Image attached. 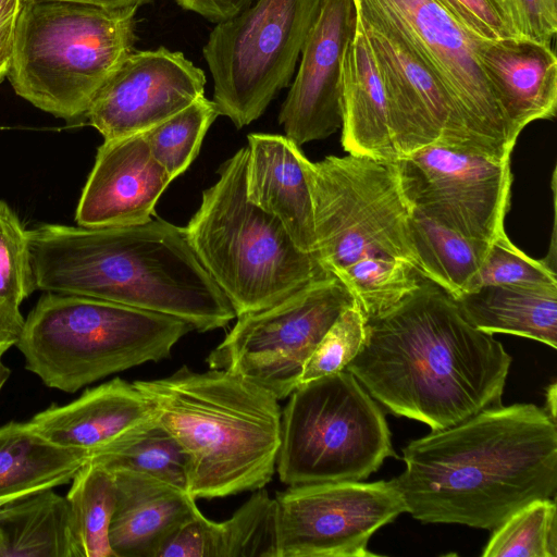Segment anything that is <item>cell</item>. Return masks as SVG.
<instances>
[{
    "instance_id": "30bf717a",
    "label": "cell",
    "mask_w": 557,
    "mask_h": 557,
    "mask_svg": "<svg viewBox=\"0 0 557 557\" xmlns=\"http://www.w3.org/2000/svg\"><path fill=\"white\" fill-rule=\"evenodd\" d=\"M322 0H255L216 23L203 46L219 114L237 128L288 87Z\"/></svg>"
},
{
    "instance_id": "f1b7e54d",
    "label": "cell",
    "mask_w": 557,
    "mask_h": 557,
    "mask_svg": "<svg viewBox=\"0 0 557 557\" xmlns=\"http://www.w3.org/2000/svg\"><path fill=\"white\" fill-rule=\"evenodd\" d=\"M205 557H278L277 507L262 488L227 520H205Z\"/></svg>"
},
{
    "instance_id": "d6986e66",
    "label": "cell",
    "mask_w": 557,
    "mask_h": 557,
    "mask_svg": "<svg viewBox=\"0 0 557 557\" xmlns=\"http://www.w3.org/2000/svg\"><path fill=\"white\" fill-rule=\"evenodd\" d=\"M29 422L51 443L90 458L156 422V410L134 382L115 377L66 405L48 407Z\"/></svg>"
},
{
    "instance_id": "4316f807",
    "label": "cell",
    "mask_w": 557,
    "mask_h": 557,
    "mask_svg": "<svg viewBox=\"0 0 557 557\" xmlns=\"http://www.w3.org/2000/svg\"><path fill=\"white\" fill-rule=\"evenodd\" d=\"M410 228L418 272L455 299L471 290L492 243L465 237L416 209Z\"/></svg>"
},
{
    "instance_id": "4fadbf2b",
    "label": "cell",
    "mask_w": 557,
    "mask_h": 557,
    "mask_svg": "<svg viewBox=\"0 0 557 557\" xmlns=\"http://www.w3.org/2000/svg\"><path fill=\"white\" fill-rule=\"evenodd\" d=\"M278 557H373L371 536L407 512L395 482L289 485L274 497Z\"/></svg>"
},
{
    "instance_id": "9a60e30c",
    "label": "cell",
    "mask_w": 557,
    "mask_h": 557,
    "mask_svg": "<svg viewBox=\"0 0 557 557\" xmlns=\"http://www.w3.org/2000/svg\"><path fill=\"white\" fill-rule=\"evenodd\" d=\"M354 4L385 86L399 159L431 145L480 153L448 91L412 46L373 11Z\"/></svg>"
},
{
    "instance_id": "d4e9b609",
    "label": "cell",
    "mask_w": 557,
    "mask_h": 557,
    "mask_svg": "<svg viewBox=\"0 0 557 557\" xmlns=\"http://www.w3.org/2000/svg\"><path fill=\"white\" fill-rule=\"evenodd\" d=\"M88 460L46 440L29 421H11L0 426V497L66 484Z\"/></svg>"
},
{
    "instance_id": "d590c367",
    "label": "cell",
    "mask_w": 557,
    "mask_h": 557,
    "mask_svg": "<svg viewBox=\"0 0 557 557\" xmlns=\"http://www.w3.org/2000/svg\"><path fill=\"white\" fill-rule=\"evenodd\" d=\"M469 32L486 40L518 37L505 0H437Z\"/></svg>"
},
{
    "instance_id": "60d3db41",
    "label": "cell",
    "mask_w": 557,
    "mask_h": 557,
    "mask_svg": "<svg viewBox=\"0 0 557 557\" xmlns=\"http://www.w3.org/2000/svg\"><path fill=\"white\" fill-rule=\"evenodd\" d=\"M39 491L41 490L0 497V517L21 508Z\"/></svg>"
},
{
    "instance_id": "52a82bcc",
    "label": "cell",
    "mask_w": 557,
    "mask_h": 557,
    "mask_svg": "<svg viewBox=\"0 0 557 557\" xmlns=\"http://www.w3.org/2000/svg\"><path fill=\"white\" fill-rule=\"evenodd\" d=\"M138 8L22 2L8 71L16 95L57 117H86L103 84L134 51Z\"/></svg>"
},
{
    "instance_id": "6da1fadb",
    "label": "cell",
    "mask_w": 557,
    "mask_h": 557,
    "mask_svg": "<svg viewBox=\"0 0 557 557\" xmlns=\"http://www.w3.org/2000/svg\"><path fill=\"white\" fill-rule=\"evenodd\" d=\"M511 361L420 274L413 292L367 319L361 349L345 369L389 412L442 430L500 406Z\"/></svg>"
},
{
    "instance_id": "1f68e13d",
    "label": "cell",
    "mask_w": 557,
    "mask_h": 557,
    "mask_svg": "<svg viewBox=\"0 0 557 557\" xmlns=\"http://www.w3.org/2000/svg\"><path fill=\"white\" fill-rule=\"evenodd\" d=\"M218 115L213 100L203 95L144 133L153 158L173 180L195 160L207 131Z\"/></svg>"
},
{
    "instance_id": "277c9868",
    "label": "cell",
    "mask_w": 557,
    "mask_h": 557,
    "mask_svg": "<svg viewBox=\"0 0 557 557\" xmlns=\"http://www.w3.org/2000/svg\"><path fill=\"white\" fill-rule=\"evenodd\" d=\"M301 163L308 183L315 256L351 293L366 319L413 292L420 280L411 237L413 207L397 161L348 153Z\"/></svg>"
},
{
    "instance_id": "cb8c5ba5",
    "label": "cell",
    "mask_w": 557,
    "mask_h": 557,
    "mask_svg": "<svg viewBox=\"0 0 557 557\" xmlns=\"http://www.w3.org/2000/svg\"><path fill=\"white\" fill-rule=\"evenodd\" d=\"M478 330L505 333L557 348V286L478 287L455 299Z\"/></svg>"
},
{
    "instance_id": "ba28073f",
    "label": "cell",
    "mask_w": 557,
    "mask_h": 557,
    "mask_svg": "<svg viewBox=\"0 0 557 557\" xmlns=\"http://www.w3.org/2000/svg\"><path fill=\"white\" fill-rule=\"evenodd\" d=\"M194 331L172 315L109 300L59 293L42 295L15 343L25 368L65 393L146 362L169 358Z\"/></svg>"
},
{
    "instance_id": "ac0fdd59",
    "label": "cell",
    "mask_w": 557,
    "mask_h": 557,
    "mask_svg": "<svg viewBox=\"0 0 557 557\" xmlns=\"http://www.w3.org/2000/svg\"><path fill=\"white\" fill-rule=\"evenodd\" d=\"M173 178L153 158L141 134L108 139L98 148L75 213L81 226H125L154 216Z\"/></svg>"
},
{
    "instance_id": "3957f363",
    "label": "cell",
    "mask_w": 557,
    "mask_h": 557,
    "mask_svg": "<svg viewBox=\"0 0 557 557\" xmlns=\"http://www.w3.org/2000/svg\"><path fill=\"white\" fill-rule=\"evenodd\" d=\"M27 237L36 289L172 315L198 332L236 317L185 227L163 219L125 226L44 224Z\"/></svg>"
},
{
    "instance_id": "7a4b0ae2",
    "label": "cell",
    "mask_w": 557,
    "mask_h": 557,
    "mask_svg": "<svg viewBox=\"0 0 557 557\" xmlns=\"http://www.w3.org/2000/svg\"><path fill=\"white\" fill-rule=\"evenodd\" d=\"M395 482L423 523L493 530L557 488V426L533 404L496 406L404 448Z\"/></svg>"
},
{
    "instance_id": "f546056e",
    "label": "cell",
    "mask_w": 557,
    "mask_h": 557,
    "mask_svg": "<svg viewBox=\"0 0 557 557\" xmlns=\"http://www.w3.org/2000/svg\"><path fill=\"white\" fill-rule=\"evenodd\" d=\"M109 471L141 472L188 492L187 460L176 440L153 422L89 458Z\"/></svg>"
},
{
    "instance_id": "7bdbcfd3",
    "label": "cell",
    "mask_w": 557,
    "mask_h": 557,
    "mask_svg": "<svg viewBox=\"0 0 557 557\" xmlns=\"http://www.w3.org/2000/svg\"><path fill=\"white\" fill-rule=\"evenodd\" d=\"M556 383H552L546 392V408L545 411L549 417L556 421Z\"/></svg>"
},
{
    "instance_id": "ee69618b",
    "label": "cell",
    "mask_w": 557,
    "mask_h": 557,
    "mask_svg": "<svg viewBox=\"0 0 557 557\" xmlns=\"http://www.w3.org/2000/svg\"><path fill=\"white\" fill-rule=\"evenodd\" d=\"M10 374L11 370L2 362V359H0V392L5 382L9 380Z\"/></svg>"
},
{
    "instance_id": "484cf974",
    "label": "cell",
    "mask_w": 557,
    "mask_h": 557,
    "mask_svg": "<svg viewBox=\"0 0 557 557\" xmlns=\"http://www.w3.org/2000/svg\"><path fill=\"white\" fill-rule=\"evenodd\" d=\"M0 557H77L66 497L41 490L0 517Z\"/></svg>"
},
{
    "instance_id": "836d02e7",
    "label": "cell",
    "mask_w": 557,
    "mask_h": 557,
    "mask_svg": "<svg viewBox=\"0 0 557 557\" xmlns=\"http://www.w3.org/2000/svg\"><path fill=\"white\" fill-rule=\"evenodd\" d=\"M488 285L557 286L556 270L525 255L505 234L491 244L471 290Z\"/></svg>"
},
{
    "instance_id": "f35d334b",
    "label": "cell",
    "mask_w": 557,
    "mask_h": 557,
    "mask_svg": "<svg viewBox=\"0 0 557 557\" xmlns=\"http://www.w3.org/2000/svg\"><path fill=\"white\" fill-rule=\"evenodd\" d=\"M182 9L219 23L231 18L249 7L255 0H174Z\"/></svg>"
},
{
    "instance_id": "e575fe53",
    "label": "cell",
    "mask_w": 557,
    "mask_h": 557,
    "mask_svg": "<svg viewBox=\"0 0 557 557\" xmlns=\"http://www.w3.org/2000/svg\"><path fill=\"white\" fill-rule=\"evenodd\" d=\"M366 323L357 302L345 309L307 360L299 385L344 370L361 349Z\"/></svg>"
},
{
    "instance_id": "8992f818",
    "label": "cell",
    "mask_w": 557,
    "mask_h": 557,
    "mask_svg": "<svg viewBox=\"0 0 557 557\" xmlns=\"http://www.w3.org/2000/svg\"><path fill=\"white\" fill-rule=\"evenodd\" d=\"M247 147L218 169L185 227L189 244L236 317L270 307L331 274L281 224L247 198Z\"/></svg>"
},
{
    "instance_id": "7c38bea8",
    "label": "cell",
    "mask_w": 557,
    "mask_h": 557,
    "mask_svg": "<svg viewBox=\"0 0 557 557\" xmlns=\"http://www.w3.org/2000/svg\"><path fill=\"white\" fill-rule=\"evenodd\" d=\"M412 46L448 91L481 154L509 159L517 136L479 58L481 37L469 32L437 0H354Z\"/></svg>"
},
{
    "instance_id": "74e56055",
    "label": "cell",
    "mask_w": 557,
    "mask_h": 557,
    "mask_svg": "<svg viewBox=\"0 0 557 557\" xmlns=\"http://www.w3.org/2000/svg\"><path fill=\"white\" fill-rule=\"evenodd\" d=\"M22 0H0V81L11 63Z\"/></svg>"
},
{
    "instance_id": "5b68a950",
    "label": "cell",
    "mask_w": 557,
    "mask_h": 557,
    "mask_svg": "<svg viewBox=\"0 0 557 557\" xmlns=\"http://www.w3.org/2000/svg\"><path fill=\"white\" fill-rule=\"evenodd\" d=\"M134 383L183 449L195 499L256 491L272 480L282 410L268 391L226 370L196 372L187 366Z\"/></svg>"
},
{
    "instance_id": "b9f144b4",
    "label": "cell",
    "mask_w": 557,
    "mask_h": 557,
    "mask_svg": "<svg viewBox=\"0 0 557 557\" xmlns=\"http://www.w3.org/2000/svg\"><path fill=\"white\" fill-rule=\"evenodd\" d=\"M26 1H37V0H22V2H26ZM52 1L78 2V3L103 7V8H127V7L139 8L144 4L151 2L152 0H52Z\"/></svg>"
},
{
    "instance_id": "5bb4252c",
    "label": "cell",
    "mask_w": 557,
    "mask_h": 557,
    "mask_svg": "<svg viewBox=\"0 0 557 557\" xmlns=\"http://www.w3.org/2000/svg\"><path fill=\"white\" fill-rule=\"evenodd\" d=\"M398 164L406 197L423 215L475 240L493 243L506 234L510 158L431 145Z\"/></svg>"
},
{
    "instance_id": "8d00e7d4",
    "label": "cell",
    "mask_w": 557,
    "mask_h": 557,
    "mask_svg": "<svg viewBox=\"0 0 557 557\" xmlns=\"http://www.w3.org/2000/svg\"><path fill=\"white\" fill-rule=\"evenodd\" d=\"M521 37L550 45L557 33V0H505Z\"/></svg>"
},
{
    "instance_id": "f6af8a7d",
    "label": "cell",
    "mask_w": 557,
    "mask_h": 557,
    "mask_svg": "<svg viewBox=\"0 0 557 557\" xmlns=\"http://www.w3.org/2000/svg\"><path fill=\"white\" fill-rule=\"evenodd\" d=\"M14 346L11 342H2L0 343V359H2V356L12 347Z\"/></svg>"
},
{
    "instance_id": "e0dca14e",
    "label": "cell",
    "mask_w": 557,
    "mask_h": 557,
    "mask_svg": "<svg viewBox=\"0 0 557 557\" xmlns=\"http://www.w3.org/2000/svg\"><path fill=\"white\" fill-rule=\"evenodd\" d=\"M356 28L354 0H322L278 123L298 146L342 127V63Z\"/></svg>"
},
{
    "instance_id": "44dd1931",
    "label": "cell",
    "mask_w": 557,
    "mask_h": 557,
    "mask_svg": "<svg viewBox=\"0 0 557 557\" xmlns=\"http://www.w3.org/2000/svg\"><path fill=\"white\" fill-rule=\"evenodd\" d=\"M479 58L500 107L518 137L557 109V59L550 45L525 37L483 39Z\"/></svg>"
},
{
    "instance_id": "d6a6232c",
    "label": "cell",
    "mask_w": 557,
    "mask_h": 557,
    "mask_svg": "<svg viewBox=\"0 0 557 557\" xmlns=\"http://www.w3.org/2000/svg\"><path fill=\"white\" fill-rule=\"evenodd\" d=\"M34 289L27 231L11 207L0 200V300L20 311Z\"/></svg>"
},
{
    "instance_id": "ab89813d",
    "label": "cell",
    "mask_w": 557,
    "mask_h": 557,
    "mask_svg": "<svg viewBox=\"0 0 557 557\" xmlns=\"http://www.w3.org/2000/svg\"><path fill=\"white\" fill-rule=\"evenodd\" d=\"M24 318L21 311H15L0 300V343L14 344L21 334Z\"/></svg>"
},
{
    "instance_id": "4dcf8cb0",
    "label": "cell",
    "mask_w": 557,
    "mask_h": 557,
    "mask_svg": "<svg viewBox=\"0 0 557 557\" xmlns=\"http://www.w3.org/2000/svg\"><path fill=\"white\" fill-rule=\"evenodd\" d=\"M492 531L483 557H556V502L554 498L532 500Z\"/></svg>"
},
{
    "instance_id": "83f0119b",
    "label": "cell",
    "mask_w": 557,
    "mask_h": 557,
    "mask_svg": "<svg viewBox=\"0 0 557 557\" xmlns=\"http://www.w3.org/2000/svg\"><path fill=\"white\" fill-rule=\"evenodd\" d=\"M65 497L77 557H115L109 537L115 506L112 472L89 459L73 476Z\"/></svg>"
},
{
    "instance_id": "2e32d148",
    "label": "cell",
    "mask_w": 557,
    "mask_h": 557,
    "mask_svg": "<svg viewBox=\"0 0 557 557\" xmlns=\"http://www.w3.org/2000/svg\"><path fill=\"white\" fill-rule=\"evenodd\" d=\"M203 71L165 47L131 52L94 98L86 117L104 138L141 134L205 95Z\"/></svg>"
},
{
    "instance_id": "9c48e42d",
    "label": "cell",
    "mask_w": 557,
    "mask_h": 557,
    "mask_svg": "<svg viewBox=\"0 0 557 557\" xmlns=\"http://www.w3.org/2000/svg\"><path fill=\"white\" fill-rule=\"evenodd\" d=\"M281 417L276 459L287 485L361 481L398 458L383 411L346 369L300 384Z\"/></svg>"
},
{
    "instance_id": "7402d4cb",
    "label": "cell",
    "mask_w": 557,
    "mask_h": 557,
    "mask_svg": "<svg viewBox=\"0 0 557 557\" xmlns=\"http://www.w3.org/2000/svg\"><path fill=\"white\" fill-rule=\"evenodd\" d=\"M115 506L109 537L115 557H156L165 539L197 509L185 490L132 471H111Z\"/></svg>"
},
{
    "instance_id": "8fae6325",
    "label": "cell",
    "mask_w": 557,
    "mask_h": 557,
    "mask_svg": "<svg viewBox=\"0 0 557 557\" xmlns=\"http://www.w3.org/2000/svg\"><path fill=\"white\" fill-rule=\"evenodd\" d=\"M355 302L336 276H323L270 307L237 317L207 363L238 374L281 400L298 387L307 360Z\"/></svg>"
},
{
    "instance_id": "ffe728a7",
    "label": "cell",
    "mask_w": 557,
    "mask_h": 557,
    "mask_svg": "<svg viewBox=\"0 0 557 557\" xmlns=\"http://www.w3.org/2000/svg\"><path fill=\"white\" fill-rule=\"evenodd\" d=\"M247 139L248 200L277 219L300 250L315 255L312 201L300 146L278 134L251 133Z\"/></svg>"
},
{
    "instance_id": "603a6c76",
    "label": "cell",
    "mask_w": 557,
    "mask_h": 557,
    "mask_svg": "<svg viewBox=\"0 0 557 557\" xmlns=\"http://www.w3.org/2000/svg\"><path fill=\"white\" fill-rule=\"evenodd\" d=\"M342 145L346 152L382 161L399 160L389 132L385 86L357 15L342 63Z\"/></svg>"
}]
</instances>
